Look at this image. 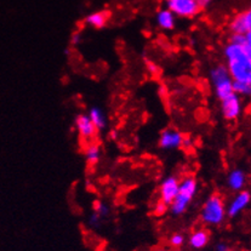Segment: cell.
<instances>
[{
	"label": "cell",
	"instance_id": "cell-1",
	"mask_svg": "<svg viewBox=\"0 0 251 251\" xmlns=\"http://www.w3.org/2000/svg\"><path fill=\"white\" fill-rule=\"evenodd\" d=\"M224 57L233 81L251 83V61L245 51V46L228 42L224 48Z\"/></svg>",
	"mask_w": 251,
	"mask_h": 251
},
{
	"label": "cell",
	"instance_id": "cell-2",
	"mask_svg": "<svg viewBox=\"0 0 251 251\" xmlns=\"http://www.w3.org/2000/svg\"><path fill=\"white\" fill-rule=\"evenodd\" d=\"M198 180L193 175H186L180 178L178 193L173 203L169 205V211L173 216H182L198 193Z\"/></svg>",
	"mask_w": 251,
	"mask_h": 251
},
{
	"label": "cell",
	"instance_id": "cell-3",
	"mask_svg": "<svg viewBox=\"0 0 251 251\" xmlns=\"http://www.w3.org/2000/svg\"><path fill=\"white\" fill-rule=\"evenodd\" d=\"M227 217L226 203L220 194L212 193L204 201L201 209V220L205 226H220Z\"/></svg>",
	"mask_w": 251,
	"mask_h": 251
},
{
	"label": "cell",
	"instance_id": "cell-4",
	"mask_svg": "<svg viewBox=\"0 0 251 251\" xmlns=\"http://www.w3.org/2000/svg\"><path fill=\"white\" fill-rule=\"evenodd\" d=\"M209 79L212 89H214L215 96L220 101L234 92L233 91V79L226 65L219 63V65L214 66L209 71Z\"/></svg>",
	"mask_w": 251,
	"mask_h": 251
},
{
	"label": "cell",
	"instance_id": "cell-5",
	"mask_svg": "<svg viewBox=\"0 0 251 251\" xmlns=\"http://www.w3.org/2000/svg\"><path fill=\"white\" fill-rule=\"evenodd\" d=\"M220 103V111H221L222 117L228 122L237 120L243 113V102L242 97L235 92L230 94L226 99L221 100Z\"/></svg>",
	"mask_w": 251,
	"mask_h": 251
},
{
	"label": "cell",
	"instance_id": "cell-6",
	"mask_svg": "<svg viewBox=\"0 0 251 251\" xmlns=\"http://www.w3.org/2000/svg\"><path fill=\"white\" fill-rule=\"evenodd\" d=\"M168 7L176 17L181 19H193L201 12V7L194 0H174L168 2Z\"/></svg>",
	"mask_w": 251,
	"mask_h": 251
},
{
	"label": "cell",
	"instance_id": "cell-7",
	"mask_svg": "<svg viewBox=\"0 0 251 251\" xmlns=\"http://www.w3.org/2000/svg\"><path fill=\"white\" fill-rule=\"evenodd\" d=\"M251 203V193L249 191H243L235 192L234 196L230 198V201L227 203L226 205V211L227 216L230 219H234V217L239 216L244 210L248 209V206Z\"/></svg>",
	"mask_w": 251,
	"mask_h": 251
},
{
	"label": "cell",
	"instance_id": "cell-8",
	"mask_svg": "<svg viewBox=\"0 0 251 251\" xmlns=\"http://www.w3.org/2000/svg\"><path fill=\"white\" fill-rule=\"evenodd\" d=\"M183 134L174 127H168L160 132L158 146L163 151H176L182 148Z\"/></svg>",
	"mask_w": 251,
	"mask_h": 251
},
{
	"label": "cell",
	"instance_id": "cell-9",
	"mask_svg": "<svg viewBox=\"0 0 251 251\" xmlns=\"http://www.w3.org/2000/svg\"><path fill=\"white\" fill-rule=\"evenodd\" d=\"M178 184H180V178L177 176L170 175L163 178L159 184L160 201H163L166 205H170L178 193Z\"/></svg>",
	"mask_w": 251,
	"mask_h": 251
},
{
	"label": "cell",
	"instance_id": "cell-10",
	"mask_svg": "<svg viewBox=\"0 0 251 251\" xmlns=\"http://www.w3.org/2000/svg\"><path fill=\"white\" fill-rule=\"evenodd\" d=\"M74 129H75L78 136L86 142L94 140L97 134L96 127L92 124L88 113H80L76 115L75 119H74Z\"/></svg>",
	"mask_w": 251,
	"mask_h": 251
},
{
	"label": "cell",
	"instance_id": "cell-11",
	"mask_svg": "<svg viewBox=\"0 0 251 251\" xmlns=\"http://www.w3.org/2000/svg\"><path fill=\"white\" fill-rule=\"evenodd\" d=\"M226 182H227V186H228V188L232 192H234V193L235 192L243 191L248 182L247 173H245L243 169H239V168L232 169V170L228 173V175H227Z\"/></svg>",
	"mask_w": 251,
	"mask_h": 251
},
{
	"label": "cell",
	"instance_id": "cell-12",
	"mask_svg": "<svg viewBox=\"0 0 251 251\" xmlns=\"http://www.w3.org/2000/svg\"><path fill=\"white\" fill-rule=\"evenodd\" d=\"M155 23L161 30H173L176 25V16L169 7H164L155 14Z\"/></svg>",
	"mask_w": 251,
	"mask_h": 251
},
{
	"label": "cell",
	"instance_id": "cell-13",
	"mask_svg": "<svg viewBox=\"0 0 251 251\" xmlns=\"http://www.w3.org/2000/svg\"><path fill=\"white\" fill-rule=\"evenodd\" d=\"M251 28V19L247 11L240 12V14L235 15L229 22V30L230 33H240V34H245L249 32Z\"/></svg>",
	"mask_w": 251,
	"mask_h": 251
},
{
	"label": "cell",
	"instance_id": "cell-14",
	"mask_svg": "<svg viewBox=\"0 0 251 251\" xmlns=\"http://www.w3.org/2000/svg\"><path fill=\"white\" fill-rule=\"evenodd\" d=\"M89 118L91 119L92 124L95 125L97 131H104L108 125V118H107L106 113L103 109L99 106H92L88 112Z\"/></svg>",
	"mask_w": 251,
	"mask_h": 251
},
{
	"label": "cell",
	"instance_id": "cell-15",
	"mask_svg": "<svg viewBox=\"0 0 251 251\" xmlns=\"http://www.w3.org/2000/svg\"><path fill=\"white\" fill-rule=\"evenodd\" d=\"M210 242V233L206 229L199 228L196 229L191 235H189L188 244L192 249H203Z\"/></svg>",
	"mask_w": 251,
	"mask_h": 251
},
{
	"label": "cell",
	"instance_id": "cell-16",
	"mask_svg": "<svg viewBox=\"0 0 251 251\" xmlns=\"http://www.w3.org/2000/svg\"><path fill=\"white\" fill-rule=\"evenodd\" d=\"M109 19V14L106 11H95L91 12L90 15L85 17L84 20V23L89 27L96 28V29H101L104 25H107Z\"/></svg>",
	"mask_w": 251,
	"mask_h": 251
},
{
	"label": "cell",
	"instance_id": "cell-17",
	"mask_svg": "<svg viewBox=\"0 0 251 251\" xmlns=\"http://www.w3.org/2000/svg\"><path fill=\"white\" fill-rule=\"evenodd\" d=\"M102 157V151L97 143H89L84 151V158L88 165L95 166L100 163Z\"/></svg>",
	"mask_w": 251,
	"mask_h": 251
},
{
	"label": "cell",
	"instance_id": "cell-18",
	"mask_svg": "<svg viewBox=\"0 0 251 251\" xmlns=\"http://www.w3.org/2000/svg\"><path fill=\"white\" fill-rule=\"evenodd\" d=\"M233 91L240 97H251V83H238L233 81Z\"/></svg>",
	"mask_w": 251,
	"mask_h": 251
},
{
	"label": "cell",
	"instance_id": "cell-19",
	"mask_svg": "<svg viewBox=\"0 0 251 251\" xmlns=\"http://www.w3.org/2000/svg\"><path fill=\"white\" fill-rule=\"evenodd\" d=\"M92 209H94L95 214H97L100 217H102V219H106V217H108L109 214H111V206L102 201H95Z\"/></svg>",
	"mask_w": 251,
	"mask_h": 251
},
{
	"label": "cell",
	"instance_id": "cell-20",
	"mask_svg": "<svg viewBox=\"0 0 251 251\" xmlns=\"http://www.w3.org/2000/svg\"><path fill=\"white\" fill-rule=\"evenodd\" d=\"M184 242H186V238L182 233H174L169 238V243L173 248H181L184 244Z\"/></svg>",
	"mask_w": 251,
	"mask_h": 251
},
{
	"label": "cell",
	"instance_id": "cell-21",
	"mask_svg": "<svg viewBox=\"0 0 251 251\" xmlns=\"http://www.w3.org/2000/svg\"><path fill=\"white\" fill-rule=\"evenodd\" d=\"M229 43L235 45H242L245 46L247 44V38H245V34H240V33H232L229 37Z\"/></svg>",
	"mask_w": 251,
	"mask_h": 251
},
{
	"label": "cell",
	"instance_id": "cell-22",
	"mask_svg": "<svg viewBox=\"0 0 251 251\" xmlns=\"http://www.w3.org/2000/svg\"><path fill=\"white\" fill-rule=\"evenodd\" d=\"M146 67H147V71L150 72L153 75H158L160 73V67L159 65H157L153 61H146Z\"/></svg>",
	"mask_w": 251,
	"mask_h": 251
},
{
	"label": "cell",
	"instance_id": "cell-23",
	"mask_svg": "<svg viewBox=\"0 0 251 251\" xmlns=\"http://www.w3.org/2000/svg\"><path fill=\"white\" fill-rule=\"evenodd\" d=\"M169 210V205H166V204H164L163 201H159V203H157V205L154 206V214L157 215V216H163L164 214H166Z\"/></svg>",
	"mask_w": 251,
	"mask_h": 251
},
{
	"label": "cell",
	"instance_id": "cell-24",
	"mask_svg": "<svg viewBox=\"0 0 251 251\" xmlns=\"http://www.w3.org/2000/svg\"><path fill=\"white\" fill-rule=\"evenodd\" d=\"M102 217H100L99 215L92 212L90 219H89V224H90L91 227H100V225L102 224Z\"/></svg>",
	"mask_w": 251,
	"mask_h": 251
},
{
	"label": "cell",
	"instance_id": "cell-25",
	"mask_svg": "<svg viewBox=\"0 0 251 251\" xmlns=\"http://www.w3.org/2000/svg\"><path fill=\"white\" fill-rule=\"evenodd\" d=\"M81 39H83V35H81V33L75 32V33H73V34H72L71 43L73 45H76V44H79V43L81 42Z\"/></svg>",
	"mask_w": 251,
	"mask_h": 251
},
{
	"label": "cell",
	"instance_id": "cell-26",
	"mask_svg": "<svg viewBox=\"0 0 251 251\" xmlns=\"http://www.w3.org/2000/svg\"><path fill=\"white\" fill-rule=\"evenodd\" d=\"M192 146H193V140H192L191 137H186V136H184L183 143H182V148L189 150V148H192Z\"/></svg>",
	"mask_w": 251,
	"mask_h": 251
},
{
	"label": "cell",
	"instance_id": "cell-27",
	"mask_svg": "<svg viewBox=\"0 0 251 251\" xmlns=\"http://www.w3.org/2000/svg\"><path fill=\"white\" fill-rule=\"evenodd\" d=\"M215 251H230V249L226 243H219V244L215 247Z\"/></svg>",
	"mask_w": 251,
	"mask_h": 251
},
{
	"label": "cell",
	"instance_id": "cell-28",
	"mask_svg": "<svg viewBox=\"0 0 251 251\" xmlns=\"http://www.w3.org/2000/svg\"><path fill=\"white\" fill-rule=\"evenodd\" d=\"M108 137L111 138L112 141H117L119 138V131L117 129H112L111 131L108 132Z\"/></svg>",
	"mask_w": 251,
	"mask_h": 251
},
{
	"label": "cell",
	"instance_id": "cell-29",
	"mask_svg": "<svg viewBox=\"0 0 251 251\" xmlns=\"http://www.w3.org/2000/svg\"><path fill=\"white\" fill-rule=\"evenodd\" d=\"M197 2H198V5L199 6L201 7V9H203V7H206V6H209L210 5V2L212 1V0H196Z\"/></svg>",
	"mask_w": 251,
	"mask_h": 251
},
{
	"label": "cell",
	"instance_id": "cell-30",
	"mask_svg": "<svg viewBox=\"0 0 251 251\" xmlns=\"http://www.w3.org/2000/svg\"><path fill=\"white\" fill-rule=\"evenodd\" d=\"M245 38H247V44H245V46H248V48L251 49V28L249 32L245 33Z\"/></svg>",
	"mask_w": 251,
	"mask_h": 251
},
{
	"label": "cell",
	"instance_id": "cell-31",
	"mask_svg": "<svg viewBox=\"0 0 251 251\" xmlns=\"http://www.w3.org/2000/svg\"><path fill=\"white\" fill-rule=\"evenodd\" d=\"M245 51H247L248 57H249V60L251 61V49H250V48H248V46H245Z\"/></svg>",
	"mask_w": 251,
	"mask_h": 251
},
{
	"label": "cell",
	"instance_id": "cell-32",
	"mask_svg": "<svg viewBox=\"0 0 251 251\" xmlns=\"http://www.w3.org/2000/svg\"><path fill=\"white\" fill-rule=\"evenodd\" d=\"M247 12H248V15H249V17L251 19V7L249 10H247Z\"/></svg>",
	"mask_w": 251,
	"mask_h": 251
},
{
	"label": "cell",
	"instance_id": "cell-33",
	"mask_svg": "<svg viewBox=\"0 0 251 251\" xmlns=\"http://www.w3.org/2000/svg\"><path fill=\"white\" fill-rule=\"evenodd\" d=\"M164 1H165L166 4H168V2H171V1H174V0H164Z\"/></svg>",
	"mask_w": 251,
	"mask_h": 251
},
{
	"label": "cell",
	"instance_id": "cell-34",
	"mask_svg": "<svg viewBox=\"0 0 251 251\" xmlns=\"http://www.w3.org/2000/svg\"><path fill=\"white\" fill-rule=\"evenodd\" d=\"M155 251H166L165 249H158V250H155Z\"/></svg>",
	"mask_w": 251,
	"mask_h": 251
},
{
	"label": "cell",
	"instance_id": "cell-35",
	"mask_svg": "<svg viewBox=\"0 0 251 251\" xmlns=\"http://www.w3.org/2000/svg\"><path fill=\"white\" fill-rule=\"evenodd\" d=\"M194 1H196V0H194Z\"/></svg>",
	"mask_w": 251,
	"mask_h": 251
}]
</instances>
